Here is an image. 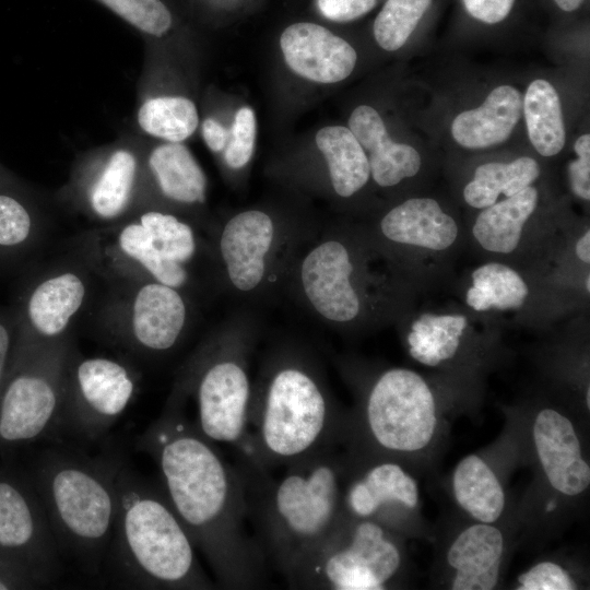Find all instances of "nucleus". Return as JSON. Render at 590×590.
Here are the masks:
<instances>
[{"instance_id": "nucleus-35", "label": "nucleus", "mask_w": 590, "mask_h": 590, "mask_svg": "<svg viewBox=\"0 0 590 590\" xmlns=\"http://www.w3.org/2000/svg\"><path fill=\"white\" fill-rule=\"evenodd\" d=\"M131 216L144 226L166 258L187 267L198 253L199 240L193 227L174 212L144 206Z\"/></svg>"}, {"instance_id": "nucleus-19", "label": "nucleus", "mask_w": 590, "mask_h": 590, "mask_svg": "<svg viewBox=\"0 0 590 590\" xmlns=\"http://www.w3.org/2000/svg\"><path fill=\"white\" fill-rule=\"evenodd\" d=\"M143 174L141 208L155 206L158 200L193 208L206 200L205 173L184 142H158L144 148Z\"/></svg>"}, {"instance_id": "nucleus-9", "label": "nucleus", "mask_w": 590, "mask_h": 590, "mask_svg": "<svg viewBox=\"0 0 590 590\" xmlns=\"http://www.w3.org/2000/svg\"><path fill=\"white\" fill-rule=\"evenodd\" d=\"M72 338L48 345L17 343L0 396V453L60 426Z\"/></svg>"}, {"instance_id": "nucleus-20", "label": "nucleus", "mask_w": 590, "mask_h": 590, "mask_svg": "<svg viewBox=\"0 0 590 590\" xmlns=\"http://www.w3.org/2000/svg\"><path fill=\"white\" fill-rule=\"evenodd\" d=\"M536 458L550 486L565 497H578L590 485V467L571 421L562 412L544 408L532 425Z\"/></svg>"}, {"instance_id": "nucleus-13", "label": "nucleus", "mask_w": 590, "mask_h": 590, "mask_svg": "<svg viewBox=\"0 0 590 590\" xmlns=\"http://www.w3.org/2000/svg\"><path fill=\"white\" fill-rule=\"evenodd\" d=\"M74 250L108 284L156 281L187 292L191 283L187 267L166 258L133 216L83 232Z\"/></svg>"}, {"instance_id": "nucleus-16", "label": "nucleus", "mask_w": 590, "mask_h": 590, "mask_svg": "<svg viewBox=\"0 0 590 590\" xmlns=\"http://www.w3.org/2000/svg\"><path fill=\"white\" fill-rule=\"evenodd\" d=\"M295 278L304 302L323 321L349 326L366 310L356 252L339 235H327L309 247Z\"/></svg>"}, {"instance_id": "nucleus-12", "label": "nucleus", "mask_w": 590, "mask_h": 590, "mask_svg": "<svg viewBox=\"0 0 590 590\" xmlns=\"http://www.w3.org/2000/svg\"><path fill=\"white\" fill-rule=\"evenodd\" d=\"M138 385V373L126 362L86 357L73 344L64 374L60 426L83 439H97L127 410Z\"/></svg>"}, {"instance_id": "nucleus-4", "label": "nucleus", "mask_w": 590, "mask_h": 590, "mask_svg": "<svg viewBox=\"0 0 590 590\" xmlns=\"http://www.w3.org/2000/svg\"><path fill=\"white\" fill-rule=\"evenodd\" d=\"M114 482L117 510L107 559L121 582L143 589L215 588L161 484L115 453Z\"/></svg>"}, {"instance_id": "nucleus-27", "label": "nucleus", "mask_w": 590, "mask_h": 590, "mask_svg": "<svg viewBox=\"0 0 590 590\" xmlns=\"http://www.w3.org/2000/svg\"><path fill=\"white\" fill-rule=\"evenodd\" d=\"M137 128L158 142H185L197 131L199 113L192 98L143 88L135 108Z\"/></svg>"}, {"instance_id": "nucleus-32", "label": "nucleus", "mask_w": 590, "mask_h": 590, "mask_svg": "<svg viewBox=\"0 0 590 590\" xmlns=\"http://www.w3.org/2000/svg\"><path fill=\"white\" fill-rule=\"evenodd\" d=\"M522 111L531 144L542 156L558 154L566 142L559 96L546 80L532 81L522 98Z\"/></svg>"}, {"instance_id": "nucleus-10", "label": "nucleus", "mask_w": 590, "mask_h": 590, "mask_svg": "<svg viewBox=\"0 0 590 590\" xmlns=\"http://www.w3.org/2000/svg\"><path fill=\"white\" fill-rule=\"evenodd\" d=\"M109 286L99 322L114 344L151 358L166 356L179 346L191 319L186 291L156 281Z\"/></svg>"}, {"instance_id": "nucleus-29", "label": "nucleus", "mask_w": 590, "mask_h": 590, "mask_svg": "<svg viewBox=\"0 0 590 590\" xmlns=\"http://www.w3.org/2000/svg\"><path fill=\"white\" fill-rule=\"evenodd\" d=\"M315 143L326 161L331 186L339 197L350 198L368 182V157L347 127H322L315 135Z\"/></svg>"}, {"instance_id": "nucleus-30", "label": "nucleus", "mask_w": 590, "mask_h": 590, "mask_svg": "<svg viewBox=\"0 0 590 590\" xmlns=\"http://www.w3.org/2000/svg\"><path fill=\"white\" fill-rule=\"evenodd\" d=\"M43 220L26 188L0 189V263H14L39 243Z\"/></svg>"}, {"instance_id": "nucleus-28", "label": "nucleus", "mask_w": 590, "mask_h": 590, "mask_svg": "<svg viewBox=\"0 0 590 590\" xmlns=\"http://www.w3.org/2000/svg\"><path fill=\"white\" fill-rule=\"evenodd\" d=\"M452 493L458 506L473 520L495 523L506 506L504 487L488 463L477 455H468L452 473Z\"/></svg>"}, {"instance_id": "nucleus-42", "label": "nucleus", "mask_w": 590, "mask_h": 590, "mask_svg": "<svg viewBox=\"0 0 590 590\" xmlns=\"http://www.w3.org/2000/svg\"><path fill=\"white\" fill-rule=\"evenodd\" d=\"M17 340V326L11 309L0 308V396L7 381Z\"/></svg>"}, {"instance_id": "nucleus-44", "label": "nucleus", "mask_w": 590, "mask_h": 590, "mask_svg": "<svg viewBox=\"0 0 590 590\" xmlns=\"http://www.w3.org/2000/svg\"><path fill=\"white\" fill-rule=\"evenodd\" d=\"M467 12L485 24H496L507 17L515 0H461Z\"/></svg>"}, {"instance_id": "nucleus-6", "label": "nucleus", "mask_w": 590, "mask_h": 590, "mask_svg": "<svg viewBox=\"0 0 590 590\" xmlns=\"http://www.w3.org/2000/svg\"><path fill=\"white\" fill-rule=\"evenodd\" d=\"M249 347L243 335L220 332L209 337L184 364L172 390L193 400L197 417L192 422L203 436L235 452L248 437Z\"/></svg>"}, {"instance_id": "nucleus-45", "label": "nucleus", "mask_w": 590, "mask_h": 590, "mask_svg": "<svg viewBox=\"0 0 590 590\" xmlns=\"http://www.w3.org/2000/svg\"><path fill=\"white\" fill-rule=\"evenodd\" d=\"M201 134L210 151L223 152L228 140V130L217 119L206 117L201 123Z\"/></svg>"}, {"instance_id": "nucleus-38", "label": "nucleus", "mask_w": 590, "mask_h": 590, "mask_svg": "<svg viewBox=\"0 0 590 590\" xmlns=\"http://www.w3.org/2000/svg\"><path fill=\"white\" fill-rule=\"evenodd\" d=\"M257 137V119L249 106L240 107L228 130V140L223 150L225 164L233 169L245 167L251 160Z\"/></svg>"}, {"instance_id": "nucleus-15", "label": "nucleus", "mask_w": 590, "mask_h": 590, "mask_svg": "<svg viewBox=\"0 0 590 590\" xmlns=\"http://www.w3.org/2000/svg\"><path fill=\"white\" fill-rule=\"evenodd\" d=\"M0 553L49 585L60 571V548L27 469L0 464Z\"/></svg>"}, {"instance_id": "nucleus-47", "label": "nucleus", "mask_w": 590, "mask_h": 590, "mask_svg": "<svg viewBox=\"0 0 590 590\" xmlns=\"http://www.w3.org/2000/svg\"><path fill=\"white\" fill-rule=\"evenodd\" d=\"M23 184L10 172L0 166V189H22Z\"/></svg>"}, {"instance_id": "nucleus-2", "label": "nucleus", "mask_w": 590, "mask_h": 590, "mask_svg": "<svg viewBox=\"0 0 590 590\" xmlns=\"http://www.w3.org/2000/svg\"><path fill=\"white\" fill-rule=\"evenodd\" d=\"M235 465L255 539L286 580L344 516L345 456L329 447L283 467L279 476L246 457L236 456Z\"/></svg>"}, {"instance_id": "nucleus-23", "label": "nucleus", "mask_w": 590, "mask_h": 590, "mask_svg": "<svg viewBox=\"0 0 590 590\" xmlns=\"http://www.w3.org/2000/svg\"><path fill=\"white\" fill-rule=\"evenodd\" d=\"M379 231L389 243L429 251L451 248L459 236L455 219L428 197L410 198L389 210Z\"/></svg>"}, {"instance_id": "nucleus-1", "label": "nucleus", "mask_w": 590, "mask_h": 590, "mask_svg": "<svg viewBox=\"0 0 590 590\" xmlns=\"http://www.w3.org/2000/svg\"><path fill=\"white\" fill-rule=\"evenodd\" d=\"M135 447L156 463L161 486L179 520L225 589L259 588L266 557L247 531L245 488L236 465L203 436L169 394Z\"/></svg>"}, {"instance_id": "nucleus-40", "label": "nucleus", "mask_w": 590, "mask_h": 590, "mask_svg": "<svg viewBox=\"0 0 590 590\" xmlns=\"http://www.w3.org/2000/svg\"><path fill=\"white\" fill-rule=\"evenodd\" d=\"M574 150L577 158L571 161L568 166L569 182L573 192L580 199L589 201L590 199V135L588 133L580 135Z\"/></svg>"}, {"instance_id": "nucleus-37", "label": "nucleus", "mask_w": 590, "mask_h": 590, "mask_svg": "<svg viewBox=\"0 0 590 590\" xmlns=\"http://www.w3.org/2000/svg\"><path fill=\"white\" fill-rule=\"evenodd\" d=\"M148 39H162L174 27V15L163 0H96Z\"/></svg>"}, {"instance_id": "nucleus-39", "label": "nucleus", "mask_w": 590, "mask_h": 590, "mask_svg": "<svg viewBox=\"0 0 590 590\" xmlns=\"http://www.w3.org/2000/svg\"><path fill=\"white\" fill-rule=\"evenodd\" d=\"M577 582L569 571L552 560H542L521 574L516 583L517 590H573Z\"/></svg>"}, {"instance_id": "nucleus-43", "label": "nucleus", "mask_w": 590, "mask_h": 590, "mask_svg": "<svg viewBox=\"0 0 590 590\" xmlns=\"http://www.w3.org/2000/svg\"><path fill=\"white\" fill-rule=\"evenodd\" d=\"M320 13L333 22H349L374 9L376 0H317Z\"/></svg>"}, {"instance_id": "nucleus-34", "label": "nucleus", "mask_w": 590, "mask_h": 590, "mask_svg": "<svg viewBox=\"0 0 590 590\" xmlns=\"http://www.w3.org/2000/svg\"><path fill=\"white\" fill-rule=\"evenodd\" d=\"M529 297L524 279L511 267L491 261L471 273L465 303L474 311H507L521 308Z\"/></svg>"}, {"instance_id": "nucleus-18", "label": "nucleus", "mask_w": 590, "mask_h": 590, "mask_svg": "<svg viewBox=\"0 0 590 590\" xmlns=\"http://www.w3.org/2000/svg\"><path fill=\"white\" fill-rule=\"evenodd\" d=\"M283 236L266 211L231 216L217 234L216 252L226 280L240 294H253L269 281Z\"/></svg>"}, {"instance_id": "nucleus-8", "label": "nucleus", "mask_w": 590, "mask_h": 590, "mask_svg": "<svg viewBox=\"0 0 590 590\" xmlns=\"http://www.w3.org/2000/svg\"><path fill=\"white\" fill-rule=\"evenodd\" d=\"M403 567L397 532L368 519L343 516L286 579L294 589L384 590Z\"/></svg>"}, {"instance_id": "nucleus-11", "label": "nucleus", "mask_w": 590, "mask_h": 590, "mask_svg": "<svg viewBox=\"0 0 590 590\" xmlns=\"http://www.w3.org/2000/svg\"><path fill=\"white\" fill-rule=\"evenodd\" d=\"M144 146L121 139L82 155L61 199L97 226L123 221L142 205Z\"/></svg>"}, {"instance_id": "nucleus-17", "label": "nucleus", "mask_w": 590, "mask_h": 590, "mask_svg": "<svg viewBox=\"0 0 590 590\" xmlns=\"http://www.w3.org/2000/svg\"><path fill=\"white\" fill-rule=\"evenodd\" d=\"M418 502L417 481L394 458L355 451L345 456L344 515L397 532Z\"/></svg>"}, {"instance_id": "nucleus-36", "label": "nucleus", "mask_w": 590, "mask_h": 590, "mask_svg": "<svg viewBox=\"0 0 590 590\" xmlns=\"http://www.w3.org/2000/svg\"><path fill=\"white\" fill-rule=\"evenodd\" d=\"M432 0H387L374 22V37L387 51L400 49L409 39Z\"/></svg>"}, {"instance_id": "nucleus-50", "label": "nucleus", "mask_w": 590, "mask_h": 590, "mask_svg": "<svg viewBox=\"0 0 590 590\" xmlns=\"http://www.w3.org/2000/svg\"><path fill=\"white\" fill-rule=\"evenodd\" d=\"M589 282H590V276H589V274H587L586 281H585V286H586L588 293L590 292V283Z\"/></svg>"}, {"instance_id": "nucleus-22", "label": "nucleus", "mask_w": 590, "mask_h": 590, "mask_svg": "<svg viewBox=\"0 0 590 590\" xmlns=\"http://www.w3.org/2000/svg\"><path fill=\"white\" fill-rule=\"evenodd\" d=\"M505 553L503 532L493 523L475 522L456 535L446 560L453 571V590H492L498 585Z\"/></svg>"}, {"instance_id": "nucleus-33", "label": "nucleus", "mask_w": 590, "mask_h": 590, "mask_svg": "<svg viewBox=\"0 0 590 590\" xmlns=\"http://www.w3.org/2000/svg\"><path fill=\"white\" fill-rule=\"evenodd\" d=\"M538 162L521 156L512 162H489L476 167L473 178L463 188L464 201L474 209H485L498 201L500 194L512 197L540 176Z\"/></svg>"}, {"instance_id": "nucleus-31", "label": "nucleus", "mask_w": 590, "mask_h": 590, "mask_svg": "<svg viewBox=\"0 0 590 590\" xmlns=\"http://www.w3.org/2000/svg\"><path fill=\"white\" fill-rule=\"evenodd\" d=\"M467 328L468 319L461 314H422L406 335L409 354L424 366L442 365L459 352Z\"/></svg>"}, {"instance_id": "nucleus-25", "label": "nucleus", "mask_w": 590, "mask_h": 590, "mask_svg": "<svg viewBox=\"0 0 590 590\" xmlns=\"http://www.w3.org/2000/svg\"><path fill=\"white\" fill-rule=\"evenodd\" d=\"M521 114V93L511 85H499L481 106L455 117L451 134L460 146L470 150L498 145L509 138Z\"/></svg>"}, {"instance_id": "nucleus-49", "label": "nucleus", "mask_w": 590, "mask_h": 590, "mask_svg": "<svg viewBox=\"0 0 590 590\" xmlns=\"http://www.w3.org/2000/svg\"><path fill=\"white\" fill-rule=\"evenodd\" d=\"M586 403H587V409L589 410L590 409V389H589V387H587V391H586Z\"/></svg>"}, {"instance_id": "nucleus-26", "label": "nucleus", "mask_w": 590, "mask_h": 590, "mask_svg": "<svg viewBox=\"0 0 590 590\" xmlns=\"http://www.w3.org/2000/svg\"><path fill=\"white\" fill-rule=\"evenodd\" d=\"M538 200V190L531 185L482 209L472 226L474 239L488 252L507 255L515 251Z\"/></svg>"}, {"instance_id": "nucleus-7", "label": "nucleus", "mask_w": 590, "mask_h": 590, "mask_svg": "<svg viewBox=\"0 0 590 590\" xmlns=\"http://www.w3.org/2000/svg\"><path fill=\"white\" fill-rule=\"evenodd\" d=\"M434 393L416 371L392 367L365 390L357 416L344 418L343 436L353 451L398 458L425 449L437 430Z\"/></svg>"}, {"instance_id": "nucleus-46", "label": "nucleus", "mask_w": 590, "mask_h": 590, "mask_svg": "<svg viewBox=\"0 0 590 590\" xmlns=\"http://www.w3.org/2000/svg\"><path fill=\"white\" fill-rule=\"evenodd\" d=\"M575 253L585 264L590 263V231L589 228L577 239Z\"/></svg>"}, {"instance_id": "nucleus-5", "label": "nucleus", "mask_w": 590, "mask_h": 590, "mask_svg": "<svg viewBox=\"0 0 590 590\" xmlns=\"http://www.w3.org/2000/svg\"><path fill=\"white\" fill-rule=\"evenodd\" d=\"M27 471L60 551L97 574L107 560L116 519L114 453L91 458L48 449L35 457Z\"/></svg>"}, {"instance_id": "nucleus-21", "label": "nucleus", "mask_w": 590, "mask_h": 590, "mask_svg": "<svg viewBox=\"0 0 590 590\" xmlns=\"http://www.w3.org/2000/svg\"><path fill=\"white\" fill-rule=\"evenodd\" d=\"M280 48L285 63L295 74L320 84L345 80L357 61L352 45L311 22L287 26L280 36Z\"/></svg>"}, {"instance_id": "nucleus-14", "label": "nucleus", "mask_w": 590, "mask_h": 590, "mask_svg": "<svg viewBox=\"0 0 590 590\" xmlns=\"http://www.w3.org/2000/svg\"><path fill=\"white\" fill-rule=\"evenodd\" d=\"M87 266L76 258L28 279L11 308L17 343L48 345L71 338V329L91 296Z\"/></svg>"}, {"instance_id": "nucleus-41", "label": "nucleus", "mask_w": 590, "mask_h": 590, "mask_svg": "<svg viewBox=\"0 0 590 590\" xmlns=\"http://www.w3.org/2000/svg\"><path fill=\"white\" fill-rule=\"evenodd\" d=\"M47 586L24 565L0 553V590L36 589Z\"/></svg>"}, {"instance_id": "nucleus-48", "label": "nucleus", "mask_w": 590, "mask_h": 590, "mask_svg": "<svg viewBox=\"0 0 590 590\" xmlns=\"http://www.w3.org/2000/svg\"><path fill=\"white\" fill-rule=\"evenodd\" d=\"M555 3L564 11L570 12L580 7L583 0H554Z\"/></svg>"}, {"instance_id": "nucleus-24", "label": "nucleus", "mask_w": 590, "mask_h": 590, "mask_svg": "<svg viewBox=\"0 0 590 590\" xmlns=\"http://www.w3.org/2000/svg\"><path fill=\"white\" fill-rule=\"evenodd\" d=\"M349 129L364 149L370 177L380 187H393L415 176L421 168L420 153L411 145L394 142L379 113L371 106L359 105L351 114Z\"/></svg>"}, {"instance_id": "nucleus-3", "label": "nucleus", "mask_w": 590, "mask_h": 590, "mask_svg": "<svg viewBox=\"0 0 590 590\" xmlns=\"http://www.w3.org/2000/svg\"><path fill=\"white\" fill-rule=\"evenodd\" d=\"M343 426L314 357L297 346H282L266 358L252 384L248 437L235 456L269 470L283 468L333 447Z\"/></svg>"}]
</instances>
